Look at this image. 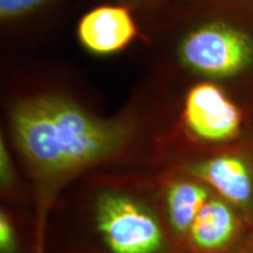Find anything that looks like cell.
<instances>
[{
	"label": "cell",
	"instance_id": "cell-8",
	"mask_svg": "<svg viewBox=\"0 0 253 253\" xmlns=\"http://www.w3.org/2000/svg\"><path fill=\"white\" fill-rule=\"evenodd\" d=\"M52 0H0V18L2 21L14 20L37 11Z\"/></svg>",
	"mask_w": 253,
	"mask_h": 253
},
{
	"label": "cell",
	"instance_id": "cell-1",
	"mask_svg": "<svg viewBox=\"0 0 253 253\" xmlns=\"http://www.w3.org/2000/svg\"><path fill=\"white\" fill-rule=\"evenodd\" d=\"M12 131L37 192L33 253L47 252V216L56 192L73 177L107 162L126 147L130 129L91 116L71 101L40 95L19 102Z\"/></svg>",
	"mask_w": 253,
	"mask_h": 253
},
{
	"label": "cell",
	"instance_id": "cell-4",
	"mask_svg": "<svg viewBox=\"0 0 253 253\" xmlns=\"http://www.w3.org/2000/svg\"><path fill=\"white\" fill-rule=\"evenodd\" d=\"M185 173L233 205L253 230V141L201 158L189 164Z\"/></svg>",
	"mask_w": 253,
	"mask_h": 253
},
{
	"label": "cell",
	"instance_id": "cell-7",
	"mask_svg": "<svg viewBox=\"0 0 253 253\" xmlns=\"http://www.w3.org/2000/svg\"><path fill=\"white\" fill-rule=\"evenodd\" d=\"M212 195L213 191L207 184L188 173L176 177L167 184L162 207L164 216L173 236L186 251L190 229Z\"/></svg>",
	"mask_w": 253,
	"mask_h": 253
},
{
	"label": "cell",
	"instance_id": "cell-12",
	"mask_svg": "<svg viewBox=\"0 0 253 253\" xmlns=\"http://www.w3.org/2000/svg\"><path fill=\"white\" fill-rule=\"evenodd\" d=\"M238 1H253V0H238Z\"/></svg>",
	"mask_w": 253,
	"mask_h": 253
},
{
	"label": "cell",
	"instance_id": "cell-9",
	"mask_svg": "<svg viewBox=\"0 0 253 253\" xmlns=\"http://www.w3.org/2000/svg\"><path fill=\"white\" fill-rule=\"evenodd\" d=\"M20 235L14 219L2 209L0 212V253H20Z\"/></svg>",
	"mask_w": 253,
	"mask_h": 253
},
{
	"label": "cell",
	"instance_id": "cell-2",
	"mask_svg": "<svg viewBox=\"0 0 253 253\" xmlns=\"http://www.w3.org/2000/svg\"><path fill=\"white\" fill-rule=\"evenodd\" d=\"M89 224L86 253H189L170 230L163 209L128 190L96 192Z\"/></svg>",
	"mask_w": 253,
	"mask_h": 253
},
{
	"label": "cell",
	"instance_id": "cell-10",
	"mask_svg": "<svg viewBox=\"0 0 253 253\" xmlns=\"http://www.w3.org/2000/svg\"><path fill=\"white\" fill-rule=\"evenodd\" d=\"M0 183L2 191L5 192H13L17 188V175L13 162L2 140L0 144Z\"/></svg>",
	"mask_w": 253,
	"mask_h": 253
},
{
	"label": "cell",
	"instance_id": "cell-11",
	"mask_svg": "<svg viewBox=\"0 0 253 253\" xmlns=\"http://www.w3.org/2000/svg\"><path fill=\"white\" fill-rule=\"evenodd\" d=\"M233 253H253V232L248 239L243 243L242 246Z\"/></svg>",
	"mask_w": 253,
	"mask_h": 253
},
{
	"label": "cell",
	"instance_id": "cell-6",
	"mask_svg": "<svg viewBox=\"0 0 253 253\" xmlns=\"http://www.w3.org/2000/svg\"><path fill=\"white\" fill-rule=\"evenodd\" d=\"M137 26L128 7L103 5L81 18L78 26L80 42L95 54H112L131 42Z\"/></svg>",
	"mask_w": 253,
	"mask_h": 253
},
{
	"label": "cell",
	"instance_id": "cell-5",
	"mask_svg": "<svg viewBox=\"0 0 253 253\" xmlns=\"http://www.w3.org/2000/svg\"><path fill=\"white\" fill-rule=\"evenodd\" d=\"M252 232L242 213L213 194L190 229L186 249L189 253H233Z\"/></svg>",
	"mask_w": 253,
	"mask_h": 253
},
{
	"label": "cell",
	"instance_id": "cell-3",
	"mask_svg": "<svg viewBox=\"0 0 253 253\" xmlns=\"http://www.w3.org/2000/svg\"><path fill=\"white\" fill-rule=\"evenodd\" d=\"M249 119L245 107L218 82H199L186 93L183 120L199 142L225 147L244 141L251 131Z\"/></svg>",
	"mask_w": 253,
	"mask_h": 253
}]
</instances>
